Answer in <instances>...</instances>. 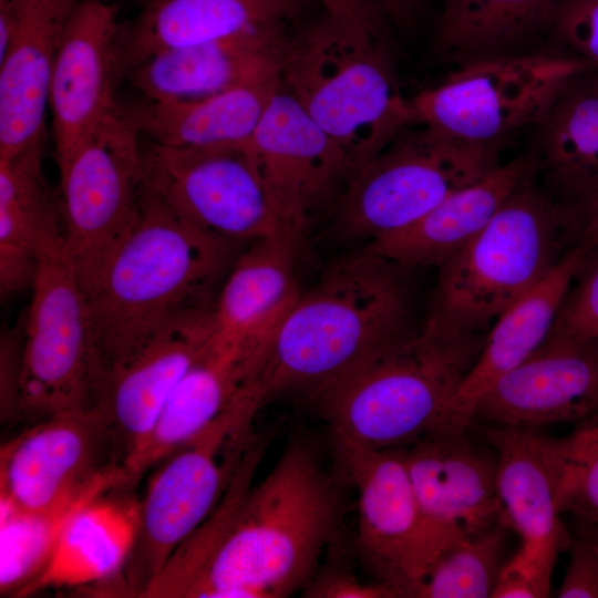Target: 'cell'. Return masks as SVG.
Wrapping results in <instances>:
<instances>
[{
	"mask_svg": "<svg viewBox=\"0 0 598 598\" xmlns=\"http://www.w3.org/2000/svg\"><path fill=\"white\" fill-rule=\"evenodd\" d=\"M342 478L358 494L357 547L374 580L415 597L432 565L458 544L425 520L399 448L374 450L333 436Z\"/></svg>",
	"mask_w": 598,
	"mask_h": 598,
	"instance_id": "8fae6325",
	"label": "cell"
},
{
	"mask_svg": "<svg viewBox=\"0 0 598 598\" xmlns=\"http://www.w3.org/2000/svg\"><path fill=\"white\" fill-rule=\"evenodd\" d=\"M44 142L0 158V292L31 289L43 259L66 255L59 194L42 171Z\"/></svg>",
	"mask_w": 598,
	"mask_h": 598,
	"instance_id": "484cf974",
	"label": "cell"
},
{
	"mask_svg": "<svg viewBox=\"0 0 598 598\" xmlns=\"http://www.w3.org/2000/svg\"><path fill=\"white\" fill-rule=\"evenodd\" d=\"M24 0H0V55L18 27Z\"/></svg>",
	"mask_w": 598,
	"mask_h": 598,
	"instance_id": "ee69618b",
	"label": "cell"
},
{
	"mask_svg": "<svg viewBox=\"0 0 598 598\" xmlns=\"http://www.w3.org/2000/svg\"><path fill=\"white\" fill-rule=\"evenodd\" d=\"M303 0H146L117 31L116 76L150 55L291 22Z\"/></svg>",
	"mask_w": 598,
	"mask_h": 598,
	"instance_id": "d4e9b609",
	"label": "cell"
},
{
	"mask_svg": "<svg viewBox=\"0 0 598 598\" xmlns=\"http://www.w3.org/2000/svg\"><path fill=\"white\" fill-rule=\"evenodd\" d=\"M498 522L446 550L427 571L417 598H488L505 564L506 530Z\"/></svg>",
	"mask_w": 598,
	"mask_h": 598,
	"instance_id": "e575fe53",
	"label": "cell"
},
{
	"mask_svg": "<svg viewBox=\"0 0 598 598\" xmlns=\"http://www.w3.org/2000/svg\"><path fill=\"white\" fill-rule=\"evenodd\" d=\"M563 203L568 212L574 246L598 249V194Z\"/></svg>",
	"mask_w": 598,
	"mask_h": 598,
	"instance_id": "b9f144b4",
	"label": "cell"
},
{
	"mask_svg": "<svg viewBox=\"0 0 598 598\" xmlns=\"http://www.w3.org/2000/svg\"><path fill=\"white\" fill-rule=\"evenodd\" d=\"M498 156L408 125L350 176L339 200V228L367 243L402 230L499 164Z\"/></svg>",
	"mask_w": 598,
	"mask_h": 598,
	"instance_id": "9c48e42d",
	"label": "cell"
},
{
	"mask_svg": "<svg viewBox=\"0 0 598 598\" xmlns=\"http://www.w3.org/2000/svg\"><path fill=\"white\" fill-rule=\"evenodd\" d=\"M554 40L598 66V0H565Z\"/></svg>",
	"mask_w": 598,
	"mask_h": 598,
	"instance_id": "8d00e7d4",
	"label": "cell"
},
{
	"mask_svg": "<svg viewBox=\"0 0 598 598\" xmlns=\"http://www.w3.org/2000/svg\"><path fill=\"white\" fill-rule=\"evenodd\" d=\"M213 309L183 312L106 372L93 408L115 435L124 464L148 440L174 390L210 344Z\"/></svg>",
	"mask_w": 598,
	"mask_h": 598,
	"instance_id": "e0dca14e",
	"label": "cell"
},
{
	"mask_svg": "<svg viewBox=\"0 0 598 598\" xmlns=\"http://www.w3.org/2000/svg\"><path fill=\"white\" fill-rule=\"evenodd\" d=\"M246 146L286 230L299 240L352 174L342 150L281 85Z\"/></svg>",
	"mask_w": 598,
	"mask_h": 598,
	"instance_id": "9a60e30c",
	"label": "cell"
},
{
	"mask_svg": "<svg viewBox=\"0 0 598 598\" xmlns=\"http://www.w3.org/2000/svg\"><path fill=\"white\" fill-rule=\"evenodd\" d=\"M485 336L433 315L386 351L311 399L331 434L374 450L437 431Z\"/></svg>",
	"mask_w": 598,
	"mask_h": 598,
	"instance_id": "277c9868",
	"label": "cell"
},
{
	"mask_svg": "<svg viewBox=\"0 0 598 598\" xmlns=\"http://www.w3.org/2000/svg\"><path fill=\"white\" fill-rule=\"evenodd\" d=\"M292 32L288 23L154 53L125 75L138 97L192 100L247 83L280 76Z\"/></svg>",
	"mask_w": 598,
	"mask_h": 598,
	"instance_id": "44dd1931",
	"label": "cell"
},
{
	"mask_svg": "<svg viewBox=\"0 0 598 598\" xmlns=\"http://www.w3.org/2000/svg\"><path fill=\"white\" fill-rule=\"evenodd\" d=\"M466 432L432 433L399 448L425 520L455 542L502 518L496 455L478 448Z\"/></svg>",
	"mask_w": 598,
	"mask_h": 598,
	"instance_id": "ffe728a7",
	"label": "cell"
},
{
	"mask_svg": "<svg viewBox=\"0 0 598 598\" xmlns=\"http://www.w3.org/2000/svg\"><path fill=\"white\" fill-rule=\"evenodd\" d=\"M140 528L141 502L128 489L102 494L71 517L43 570L18 596L90 585L122 574Z\"/></svg>",
	"mask_w": 598,
	"mask_h": 598,
	"instance_id": "f546056e",
	"label": "cell"
},
{
	"mask_svg": "<svg viewBox=\"0 0 598 598\" xmlns=\"http://www.w3.org/2000/svg\"><path fill=\"white\" fill-rule=\"evenodd\" d=\"M406 270L363 247L301 291L259 374L266 401L289 390L311 398L410 336L415 328Z\"/></svg>",
	"mask_w": 598,
	"mask_h": 598,
	"instance_id": "3957f363",
	"label": "cell"
},
{
	"mask_svg": "<svg viewBox=\"0 0 598 598\" xmlns=\"http://www.w3.org/2000/svg\"><path fill=\"white\" fill-rule=\"evenodd\" d=\"M569 561L559 598H598V548L576 530L568 546Z\"/></svg>",
	"mask_w": 598,
	"mask_h": 598,
	"instance_id": "74e56055",
	"label": "cell"
},
{
	"mask_svg": "<svg viewBox=\"0 0 598 598\" xmlns=\"http://www.w3.org/2000/svg\"><path fill=\"white\" fill-rule=\"evenodd\" d=\"M100 1L111 2L112 0H100Z\"/></svg>",
	"mask_w": 598,
	"mask_h": 598,
	"instance_id": "f6af8a7d",
	"label": "cell"
},
{
	"mask_svg": "<svg viewBox=\"0 0 598 598\" xmlns=\"http://www.w3.org/2000/svg\"><path fill=\"white\" fill-rule=\"evenodd\" d=\"M389 20L399 27H409L415 20L423 0H377Z\"/></svg>",
	"mask_w": 598,
	"mask_h": 598,
	"instance_id": "7bdbcfd3",
	"label": "cell"
},
{
	"mask_svg": "<svg viewBox=\"0 0 598 598\" xmlns=\"http://www.w3.org/2000/svg\"><path fill=\"white\" fill-rule=\"evenodd\" d=\"M565 0H443L433 50L445 61L539 52L554 40Z\"/></svg>",
	"mask_w": 598,
	"mask_h": 598,
	"instance_id": "4dcf8cb0",
	"label": "cell"
},
{
	"mask_svg": "<svg viewBox=\"0 0 598 598\" xmlns=\"http://www.w3.org/2000/svg\"><path fill=\"white\" fill-rule=\"evenodd\" d=\"M550 334L598 346V249H590L557 315Z\"/></svg>",
	"mask_w": 598,
	"mask_h": 598,
	"instance_id": "d590c367",
	"label": "cell"
},
{
	"mask_svg": "<svg viewBox=\"0 0 598 598\" xmlns=\"http://www.w3.org/2000/svg\"><path fill=\"white\" fill-rule=\"evenodd\" d=\"M125 487L115 472L75 491L52 506L28 511L0 502V591L17 596L49 561L71 517L87 503Z\"/></svg>",
	"mask_w": 598,
	"mask_h": 598,
	"instance_id": "d6a6232c",
	"label": "cell"
},
{
	"mask_svg": "<svg viewBox=\"0 0 598 598\" xmlns=\"http://www.w3.org/2000/svg\"><path fill=\"white\" fill-rule=\"evenodd\" d=\"M118 27L115 8L100 0H81L65 27L48 97L56 162L116 112Z\"/></svg>",
	"mask_w": 598,
	"mask_h": 598,
	"instance_id": "d6986e66",
	"label": "cell"
},
{
	"mask_svg": "<svg viewBox=\"0 0 598 598\" xmlns=\"http://www.w3.org/2000/svg\"><path fill=\"white\" fill-rule=\"evenodd\" d=\"M246 145L183 148L147 142L144 185L194 226L236 244L288 233Z\"/></svg>",
	"mask_w": 598,
	"mask_h": 598,
	"instance_id": "4fadbf2b",
	"label": "cell"
},
{
	"mask_svg": "<svg viewBox=\"0 0 598 598\" xmlns=\"http://www.w3.org/2000/svg\"><path fill=\"white\" fill-rule=\"evenodd\" d=\"M546 448L561 515L571 514L598 548V415L566 436H547Z\"/></svg>",
	"mask_w": 598,
	"mask_h": 598,
	"instance_id": "836d02e7",
	"label": "cell"
},
{
	"mask_svg": "<svg viewBox=\"0 0 598 598\" xmlns=\"http://www.w3.org/2000/svg\"><path fill=\"white\" fill-rule=\"evenodd\" d=\"M598 415V346L549 334L478 400L474 421L535 427L580 424Z\"/></svg>",
	"mask_w": 598,
	"mask_h": 598,
	"instance_id": "ac0fdd59",
	"label": "cell"
},
{
	"mask_svg": "<svg viewBox=\"0 0 598 598\" xmlns=\"http://www.w3.org/2000/svg\"><path fill=\"white\" fill-rule=\"evenodd\" d=\"M280 85L338 144L352 174L413 124L399 87L389 38L329 14L291 34ZM351 174V175H352Z\"/></svg>",
	"mask_w": 598,
	"mask_h": 598,
	"instance_id": "5b68a950",
	"label": "cell"
},
{
	"mask_svg": "<svg viewBox=\"0 0 598 598\" xmlns=\"http://www.w3.org/2000/svg\"><path fill=\"white\" fill-rule=\"evenodd\" d=\"M258 383L199 433L164 458L141 502V528L124 567L126 591L137 597L174 550L215 508L255 439L251 423L266 402Z\"/></svg>",
	"mask_w": 598,
	"mask_h": 598,
	"instance_id": "52a82bcc",
	"label": "cell"
},
{
	"mask_svg": "<svg viewBox=\"0 0 598 598\" xmlns=\"http://www.w3.org/2000/svg\"><path fill=\"white\" fill-rule=\"evenodd\" d=\"M259 362L243 349L213 337L173 394L148 440L124 464L127 488L144 473L221 414L241 392L258 382Z\"/></svg>",
	"mask_w": 598,
	"mask_h": 598,
	"instance_id": "83f0119b",
	"label": "cell"
},
{
	"mask_svg": "<svg viewBox=\"0 0 598 598\" xmlns=\"http://www.w3.org/2000/svg\"><path fill=\"white\" fill-rule=\"evenodd\" d=\"M264 451L252 447L193 535L195 578L184 598H281L318 570L341 515V495L315 443L290 439L272 470L251 482Z\"/></svg>",
	"mask_w": 598,
	"mask_h": 598,
	"instance_id": "6da1fadb",
	"label": "cell"
},
{
	"mask_svg": "<svg viewBox=\"0 0 598 598\" xmlns=\"http://www.w3.org/2000/svg\"><path fill=\"white\" fill-rule=\"evenodd\" d=\"M327 14L351 28L389 38L391 21L377 0H317Z\"/></svg>",
	"mask_w": 598,
	"mask_h": 598,
	"instance_id": "60d3db41",
	"label": "cell"
},
{
	"mask_svg": "<svg viewBox=\"0 0 598 598\" xmlns=\"http://www.w3.org/2000/svg\"><path fill=\"white\" fill-rule=\"evenodd\" d=\"M23 329L24 316L20 324L7 329L0 338V412L2 422L11 421L19 414Z\"/></svg>",
	"mask_w": 598,
	"mask_h": 598,
	"instance_id": "ab89813d",
	"label": "cell"
},
{
	"mask_svg": "<svg viewBox=\"0 0 598 598\" xmlns=\"http://www.w3.org/2000/svg\"><path fill=\"white\" fill-rule=\"evenodd\" d=\"M569 239L564 203L527 181L474 238L439 266L430 315L481 330L548 275Z\"/></svg>",
	"mask_w": 598,
	"mask_h": 598,
	"instance_id": "8992f818",
	"label": "cell"
},
{
	"mask_svg": "<svg viewBox=\"0 0 598 598\" xmlns=\"http://www.w3.org/2000/svg\"><path fill=\"white\" fill-rule=\"evenodd\" d=\"M592 66L575 55L544 52L457 64L410 100L413 124L464 146L499 154L515 134L542 122L563 84Z\"/></svg>",
	"mask_w": 598,
	"mask_h": 598,
	"instance_id": "ba28073f",
	"label": "cell"
},
{
	"mask_svg": "<svg viewBox=\"0 0 598 598\" xmlns=\"http://www.w3.org/2000/svg\"><path fill=\"white\" fill-rule=\"evenodd\" d=\"M537 166L529 156L497 164L414 224L365 248L406 269L439 267L486 226L508 197L532 179Z\"/></svg>",
	"mask_w": 598,
	"mask_h": 598,
	"instance_id": "4316f807",
	"label": "cell"
},
{
	"mask_svg": "<svg viewBox=\"0 0 598 598\" xmlns=\"http://www.w3.org/2000/svg\"><path fill=\"white\" fill-rule=\"evenodd\" d=\"M235 245L181 217L143 182L128 228L84 290L105 375L177 316L215 303Z\"/></svg>",
	"mask_w": 598,
	"mask_h": 598,
	"instance_id": "7a4b0ae2",
	"label": "cell"
},
{
	"mask_svg": "<svg viewBox=\"0 0 598 598\" xmlns=\"http://www.w3.org/2000/svg\"><path fill=\"white\" fill-rule=\"evenodd\" d=\"M81 0H24L18 27L0 55V158L44 142L53 64Z\"/></svg>",
	"mask_w": 598,
	"mask_h": 598,
	"instance_id": "603a6c76",
	"label": "cell"
},
{
	"mask_svg": "<svg viewBox=\"0 0 598 598\" xmlns=\"http://www.w3.org/2000/svg\"><path fill=\"white\" fill-rule=\"evenodd\" d=\"M56 166L66 256L85 290L135 215L143 188L141 136L115 112Z\"/></svg>",
	"mask_w": 598,
	"mask_h": 598,
	"instance_id": "7c38bea8",
	"label": "cell"
},
{
	"mask_svg": "<svg viewBox=\"0 0 598 598\" xmlns=\"http://www.w3.org/2000/svg\"><path fill=\"white\" fill-rule=\"evenodd\" d=\"M124 454L96 408L41 420L1 448L0 502L35 511L115 472Z\"/></svg>",
	"mask_w": 598,
	"mask_h": 598,
	"instance_id": "5bb4252c",
	"label": "cell"
},
{
	"mask_svg": "<svg viewBox=\"0 0 598 598\" xmlns=\"http://www.w3.org/2000/svg\"><path fill=\"white\" fill-rule=\"evenodd\" d=\"M300 240L289 233L251 243L235 258L216 296L214 339L264 365L280 324L301 295L296 279Z\"/></svg>",
	"mask_w": 598,
	"mask_h": 598,
	"instance_id": "7402d4cb",
	"label": "cell"
},
{
	"mask_svg": "<svg viewBox=\"0 0 598 598\" xmlns=\"http://www.w3.org/2000/svg\"><path fill=\"white\" fill-rule=\"evenodd\" d=\"M484 435L496 452L501 522L519 537L505 567L547 597L557 558L571 538L560 519L547 436L535 427L494 424Z\"/></svg>",
	"mask_w": 598,
	"mask_h": 598,
	"instance_id": "2e32d148",
	"label": "cell"
},
{
	"mask_svg": "<svg viewBox=\"0 0 598 598\" xmlns=\"http://www.w3.org/2000/svg\"><path fill=\"white\" fill-rule=\"evenodd\" d=\"M589 250L573 246L542 281L496 318L443 424L434 433L467 431L474 422L476 404L489 386L547 340Z\"/></svg>",
	"mask_w": 598,
	"mask_h": 598,
	"instance_id": "cb8c5ba5",
	"label": "cell"
},
{
	"mask_svg": "<svg viewBox=\"0 0 598 598\" xmlns=\"http://www.w3.org/2000/svg\"><path fill=\"white\" fill-rule=\"evenodd\" d=\"M280 76L205 97L117 102L116 112L148 142L183 148L246 145L272 96Z\"/></svg>",
	"mask_w": 598,
	"mask_h": 598,
	"instance_id": "f1b7e54d",
	"label": "cell"
},
{
	"mask_svg": "<svg viewBox=\"0 0 598 598\" xmlns=\"http://www.w3.org/2000/svg\"><path fill=\"white\" fill-rule=\"evenodd\" d=\"M24 315L18 416L93 408L105 378L92 315L66 255L42 260Z\"/></svg>",
	"mask_w": 598,
	"mask_h": 598,
	"instance_id": "30bf717a",
	"label": "cell"
},
{
	"mask_svg": "<svg viewBox=\"0 0 598 598\" xmlns=\"http://www.w3.org/2000/svg\"><path fill=\"white\" fill-rule=\"evenodd\" d=\"M539 164L549 185L576 202L598 194V66L574 73L537 125Z\"/></svg>",
	"mask_w": 598,
	"mask_h": 598,
	"instance_id": "1f68e13d",
	"label": "cell"
},
{
	"mask_svg": "<svg viewBox=\"0 0 598 598\" xmlns=\"http://www.w3.org/2000/svg\"><path fill=\"white\" fill-rule=\"evenodd\" d=\"M308 598H394L396 594L388 586L361 581L343 567L329 566L316 571L301 590Z\"/></svg>",
	"mask_w": 598,
	"mask_h": 598,
	"instance_id": "f35d334b",
	"label": "cell"
}]
</instances>
